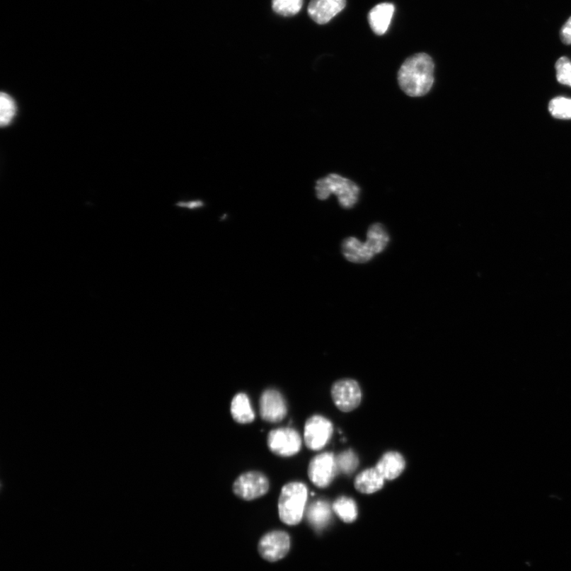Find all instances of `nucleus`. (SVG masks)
Wrapping results in <instances>:
<instances>
[{
  "instance_id": "1",
  "label": "nucleus",
  "mask_w": 571,
  "mask_h": 571,
  "mask_svg": "<svg viewBox=\"0 0 571 571\" xmlns=\"http://www.w3.org/2000/svg\"><path fill=\"white\" fill-rule=\"evenodd\" d=\"M434 69L432 57L425 52L407 58L398 71L400 88L411 97L428 94L434 83Z\"/></svg>"
},
{
  "instance_id": "2",
  "label": "nucleus",
  "mask_w": 571,
  "mask_h": 571,
  "mask_svg": "<svg viewBox=\"0 0 571 571\" xmlns=\"http://www.w3.org/2000/svg\"><path fill=\"white\" fill-rule=\"evenodd\" d=\"M315 190L320 200H325L331 195H337L340 206L345 209L355 206L360 193V188L357 183L338 174H330L319 179Z\"/></svg>"
},
{
  "instance_id": "3",
  "label": "nucleus",
  "mask_w": 571,
  "mask_h": 571,
  "mask_svg": "<svg viewBox=\"0 0 571 571\" xmlns=\"http://www.w3.org/2000/svg\"><path fill=\"white\" fill-rule=\"evenodd\" d=\"M308 491L306 485L299 482L289 483L282 489L279 500V514L282 521L296 525L303 519Z\"/></svg>"
},
{
  "instance_id": "4",
  "label": "nucleus",
  "mask_w": 571,
  "mask_h": 571,
  "mask_svg": "<svg viewBox=\"0 0 571 571\" xmlns=\"http://www.w3.org/2000/svg\"><path fill=\"white\" fill-rule=\"evenodd\" d=\"M233 490L242 500L251 501L267 493L269 481L260 472L249 471L239 476L233 483Z\"/></svg>"
},
{
  "instance_id": "5",
  "label": "nucleus",
  "mask_w": 571,
  "mask_h": 571,
  "mask_svg": "<svg viewBox=\"0 0 571 571\" xmlns=\"http://www.w3.org/2000/svg\"><path fill=\"white\" fill-rule=\"evenodd\" d=\"M338 471L337 458L333 453L325 452L312 458L308 475L318 488H325L333 482Z\"/></svg>"
},
{
  "instance_id": "6",
  "label": "nucleus",
  "mask_w": 571,
  "mask_h": 571,
  "mask_svg": "<svg viewBox=\"0 0 571 571\" xmlns=\"http://www.w3.org/2000/svg\"><path fill=\"white\" fill-rule=\"evenodd\" d=\"M267 445L274 454L289 457L297 454L300 451L301 439L296 430L280 428L269 432Z\"/></svg>"
},
{
  "instance_id": "7",
  "label": "nucleus",
  "mask_w": 571,
  "mask_h": 571,
  "mask_svg": "<svg viewBox=\"0 0 571 571\" xmlns=\"http://www.w3.org/2000/svg\"><path fill=\"white\" fill-rule=\"evenodd\" d=\"M333 425L327 418L314 415L307 420L304 429L306 447L313 451L323 449L333 435Z\"/></svg>"
},
{
  "instance_id": "8",
  "label": "nucleus",
  "mask_w": 571,
  "mask_h": 571,
  "mask_svg": "<svg viewBox=\"0 0 571 571\" xmlns=\"http://www.w3.org/2000/svg\"><path fill=\"white\" fill-rule=\"evenodd\" d=\"M333 403L340 411L351 412L359 405L362 399L359 385L355 380L341 379L332 386Z\"/></svg>"
},
{
  "instance_id": "9",
  "label": "nucleus",
  "mask_w": 571,
  "mask_h": 571,
  "mask_svg": "<svg viewBox=\"0 0 571 571\" xmlns=\"http://www.w3.org/2000/svg\"><path fill=\"white\" fill-rule=\"evenodd\" d=\"M290 547V536L285 531H275L262 537L259 553L267 561L277 562L287 555Z\"/></svg>"
},
{
  "instance_id": "10",
  "label": "nucleus",
  "mask_w": 571,
  "mask_h": 571,
  "mask_svg": "<svg viewBox=\"0 0 571 571\" xmlns=\"http://www.w3.org/2000/svg\"><path fill=\"white\" fill-rule=\"evenodd\" d=\"M260 412L262 418L266 422L272 423L281 422L287 413L283 396L275 390L265 391L260 397Z\"/></svg>"
},
{
  "instance_id": "11",
  "label": "nucleus",
  "mask_w": 571,
  "mask_h": 571,
  "mask_svg": "<svg viewBox=\"0 0 571 571\" xmlns=\"http://www.w3.org/2000/svg\"><path fill=\"white\" fill-rule=\"evenodd\" d=\"M346 0H311L308 14L315 23L324 25L343 11Z\"/></svg>"
},
{
  "instance_id": "12",
  "label": "nucleus",
  "mask_w": 571,
  "mask_h": 571,
  "mask_svg": "<svg viewBox=\"0 0 571 571\" xmlns=\"http://www.w3.org/2000/svg\"><path fill=\"white\" fill-rule=\"evenodd\" d=\"M395 9V6L389 3L380 4L371 9L369 21L375 34L377 35L386 34L389 29Z\"/></svg>"
},
{
  "instance_id": "13",
  "label": "nucleus",
  "mask_w": 571,
  "mask_h": 571,
  "mask_svg": "<svg viewBox=\"0 0 571 571\" xmlns=\"http://www.w3.org/2000/svg\"><path fill=\"white\" fill-rule=\"evenodd\" d=\"M405 468L403 456L396 451L386 452L376 466L385 480H393L401 475Z\"/></svg>"
},
{
  "instance_id": "14",
  "label": "nucleus",
  "mask_w": 571,
  "mask_h": 571,
  "mask_svg": "<svg viewBox=\"0 0 571 571\" xmlns=\"http://www.w3.org/2000/svg\"><path fill=\"white\" fill-rule=\"evenodd\" d=\"M342 251L345 258L357 264L369 262L374 254L366 243L355 238H349L343 241Z\"/></svg>"
},
{
  "instance_id": "15",
  "label": "nucleus",
  "mask_w": 571,
  "mask_h": 571,
  "mask_svg": "<svg viewBox=\"0 0 571 571\" xmlns=\"http://www.w3.org/2000/svg\"><path fill=\"white\" fill-rule=\"evenodd\" d=\"M384 481L385 478L374 468L361 472L356 478L354 485L360 493L369 495L382 489Z\"/></svg>"
},
{
  "instance_id": "16",
  "label": "nucleus",
  "mask_w": 571,
  "mask_h": 571,
  "mask_svg": "<svg viewBox=\"0 0 571 571\" xmlns=\"http://www.w3.org/2000/svg\"><path fill=\"white\" fill-rule=\"evenodd\" d=\"M231 410L234 421L240 424H248L254 421L255 413L250 401L245 393H239L234 396Z\"/></svg>"
},
{
  "instance_id": "17",
  "label": "nucleus",
  "mask_w": 571,
  "mask_h": 571,
  "mask_svg": "<svg viewBox=\"0 0 571 571\" xmlns=\"http://www.w3.org/2000/svg\"><path fill=\"white\" fill-rule=\"evenodd\" d=\"M306 516L312 527L317 530L323 529L331 519L330 504L324 501L315 502L308 508Z\"/></svg>"
},
{
  "instance_id": "18",
  "label": "nucleus",
  "mask_w": 571,
  "mask_h": 571,
  "mask_svg": "<svg viewBox=\"0 0 571 571\" xmlns=\"http://www.w3.org/2000/svg\"><path fill=\"white\" fill-rule=\"evenodd\" d=\"M389 242V235L387 233L385 227L376 223L373 224L367 231V239L365 242L374 254L382 253Z\"/></svg>"
},
{
  "instance_id": "19",
  "label": "nucleus",
  "mask_w": 571,
  "mask_h": 571,
  "mask_svg": "<svg viewBox=\"0 0 571 571\" xmlns=\"http://www.w3.org/2000/svg\"><path fill=\"white\" fill-rule=\"evenodd\" d=\"M335 513L345 522L351 523L357 519V507L351 498L341 497L333 503Z\"/></svg>"
},
{
  "instance_id": "20",
  "label": "nucleus",
  "mask_w": 571,
  "mask_h": 571,
  "mask_svg": "<svg viewBox=\"0 0 571 571\" xmlns=\"http://www.w3.org/2000/svg\"><path fill=\"white\" fill-rule=\"evenodd\" d=\"M17 107L14 100L6 93H1L0 96V124L4 127L8 126L14 120L16 115Z\"/></svg>"
},
{
  "instance_id": "21",
  "label": "nucleus",
  "mask_w": 571,
  "mask_h": 571,
  "mask_svg": "<svg viewBox=\"0 0 571 571\" xmlns=\"http://www.w3.org/2000/svg\"><path fill=\"white\" fill-rule=\"evenodd\" d=\"M551 115L558 120H571V100L564 97L553 98L549 103Z\"/></svg>"
},
{
  "instance_id": "22",
  "label": "nucleus",
  "mask_w": 571,
  "mask_h": 571,
  "mask_svg": "<svg viewBox=\"0 0 571 571\" xmlns=\"http://www.w3.org/2000/svg\"><path fill=\"white\" fill-rule=\"evenodd\" d=\"M303 4L304 0H272V9L279 16L290 17L297 15Z\"/></svg>"
},
{
  "instance_id": "23",
  "label": "nucleus",
  "mask_w": 571,
  "mask_h": 571,
  "mask_svg": "<svg viewBox=\"0 0 571 571\" xmlns=\"http://www.w3.org/2000/svg\"><path fill=\"white\" fill-rule=\"evenodd\" d=\"M336 458L338 471L346 475L352 474L358 467V457L352 450L344 451Z\"/></svg>"
},
{
  "instance_id": "24",
  "label": "nucleus",
  "mask_w": 571,
  "mask_h": 571,
  "mask_svg": "<svg viewBox=\"0 0 571 571\" xmlns=\"http://www.w3.org/2000/svg\"><path fill=\"white\" fill-rule=\"evenodd\" d=\"M557 81L571 87V62L566 57H562L555 64Z\"/></svg>"
},
{
  "instance_id": "25",
  "label": "nucleus",
  "mask_w": 571,
  "mask_h": 571,
  "mask_svg": "<svg viewBox=\"0 0 571 571\" xmlns=\"http://www.w3.org/2000/svg\"><path fill=\"white\" fill-rule=\"evenodd\" d=\"M560 38L564 44L571 45V17L563 26L560 31Z\"/></svg>"
},
{
  "instance_id": "26",
  "label": "nucleus",
  "mask_w": 571,
  "mask_h": 571,
  "mask_svg": "<svg viewBox=\"0 0 571 571\" xmlns=\"http://www.w3.org/2000/svg\"><path fill=\"white\" fill-rule=\"evenodd\" d=\"M179 207L188 208L190 209H198L203 206V202L200 200H195V201H190V202H183L178 203Z\"/></svg>"
}]
</instances>
